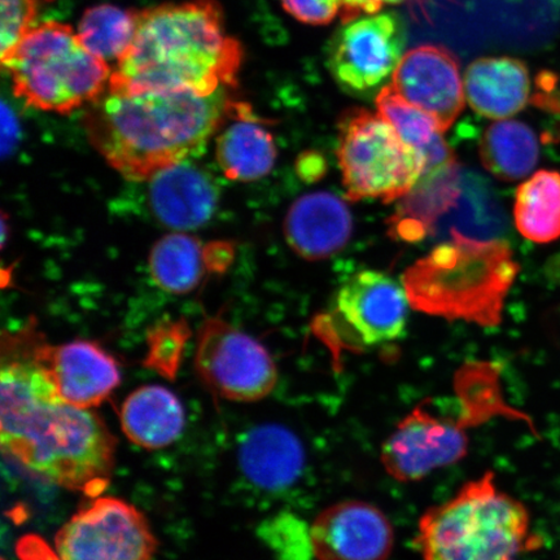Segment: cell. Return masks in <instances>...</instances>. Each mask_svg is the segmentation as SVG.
Masks as SVG:
<instances>
[{"label": "cell", "mask_w": 560, "mask_h": 560, "mask_svg": "<svg viewBox=\"0 0 560 560\" xmlns=\"http://www.w3.org/2000/svg\"><path fill=\"white\" fill-rule=\"evenodd\" d=\"M34 325L3 334L0 444L27 470L94 499L108 487L117 440L93 409L62 400Z\"/></svg>", "instance_id": "1"}, {"label": "cell", "mask_w": 560, "mask_h": 560, "mask_svg": "<svg viewBox=\"0 0 560 560\" xmlns=\"http://www.w3.org/2000/svg\"><path fill=\"white\" fill-rule=\"evenodd\" d=\"M250 115L228 89L214 94L107 93L93 103L83 126L109 166L132 182L198 155L228 118Z\"/></svg>", "instance_id": "2"}, {"label": "cell", "mask_w": 560, "mask_h": 560, "mask_svg": "<svg viewBox=\"0 0 560 560\" xmlns=\"http://www.w3.org/2000/svg\"><path fill=\"white\" fill-rule=\"evenodd\" d=\"M242 61L243 48L226 34L214 0L163 4L139 12L135 40L108 91L210 95L236 86Z\"/></svg>", "instance_id": "3"}, {"label": "cell", "mask_w": 560, "mask_h": 560, "mask_svg": "<svg viewBox=\"0 0 560 560\" xmlns=\"http://www.w3.org/2000/svg\"><path fill=\"white\" fill-rule=\"evenodd\" d=\"M517 275L520 264L508 242L472 240L453 229L451 241L412 264L402 282L418 312L494 327Z\"/></svg>", "instance_id": "4"}, {"label": "cell", "mask_w": 560, "mask_h": 560, "mask_svg": "<svg viewBox=\"0 0 560 560\" xmlns=\"http://www.w3.org/2000/svg\"><path fill=\"white\" fill-rule=\"evenodd\" d=\"M457 394L460 412L441 415L429 401L412 409L384 441L381 459L384 470L397 481H419L464 459L470 431L490 418L527 417L511 409L501 394L499 366L492 362H470L459 370Z\"/></svg>", "instance_id": "5"}, {"label": "cell", "mask_w": 560, "mask_h": 560, "mask_svg": "<svg viewBox=\"0 0 560 560\" xmlns=\"http://www.w3.org/2000/svg\"><path fill=\"white\" fill-rule=\"evenodd\" d=\"M528 535L527 508L486 472L425 511L416 544L422 560H516Z\"/></svg>", "instance_id": "6"}, {"label": "cell", "mask_w": 560, "mask_h": 560, "mask_svg": "<svg viewBox=\"0 0 560 560\" xmlns=\"http://www.w3.org/2000/svg\"><path fill=\"white\" fill-rule=\"evenodd\" d=\"M2 66L16 96L59 115L100 101L112 75L108 61L90 52L72 27L56 21L33 27Z\"/></svg>", "instance_id": "7"}, {"label": "cell", "mask_w": 560, "mask_h": 560, "mask_svg": "<svg viewBox=\"0 0 560 560\" xmlns=\"http://www.w3.org/2000/svg\"><path fill=\"white\" fill-rule=\"evenodd\" d=\"M342 185L350 200H401L425 172V160L404 142L377 112L352 108L339 122L338 149Z\"/></svg>", "instance_id": "8"}, {"label": "cell", "mask_w": 560, "mask_h": 560, "mask_svg": "<svg viewBox=\"0 0 560 560\" xmlns=\"http://www.w3.org/2000/svg\"><path fill=\"white\" fill-rule=\"evenodd\" d=\"M195 368L212 394L234 402L261 401L278 383L269 350L220 315L200 327Z\"/></svg>", "instance_id": "9"}, {"label": "cell", "mask_w": 560, "mask_h": 560, "mask_svg": "<svg viewBox=\"0 0 560 560\" xmlns=\"http://www.w3.org/2000/svg\"><path fill=\"white\" fill-rule=\"evenodd\" d=\"M156 549L142 511L109 495L91 499L55 537L59 560H153Z\"/></svg>", "instance_id": "10"}, {"label": "cell", "mask_w": 560, "mask_h": 560, "mask_svg": "<svg viewBox=\"0 0 560 560\" xmlns=\"http://www.w3.org/2000/svg\"><path fill=\"white\" fill-rule=\"evenodd\" d=\"M409 299L402 287L384 272L365 270L348 279L336 295L330 322H317L315 334L327 341L342 330L340 348L375 347L404 335Z\"/></svg>", "instance_id": "11"}, {"label": "cell", "mask_w": 560, "mask_h": 560, "mask_svg": "<svg viewBox=\"0 0 560 560\" xmlns=\"http://www.w3.org/2000/svg\"><path fill=\"white\" fill-rule=\"evenodd\" d=\"M405 30L396 13L342 24L328 45L327 66L338 85L357 96L374 94L402 59Z\"/></svg>", "instance_id": "12"}, {"label": "cell", "mask_w": 560, "mask_h": 560, "mask_svg": "<svg viewBox=\"0 0 560 560\" xmlns=\"http://www.w3.org/2000/svg\"><path fill=\"white\" fill-rule=\"evenodd\" d=\"M310 534L317 560H388L394 551L395 530L388 516L359 500L320 511Z\"/></svg>", "instance_id": "13"}, {"label": "cell", "mask_w": 560, "mask_h": 560, "mask_svg": "<svg viewBox=\"0 0 560 560\" xmlns=\"http://www.w3.org/2000/svg\"><path fill=\"white\" fill-rule=\"evenodd\" d=\"M392 88L435 118L444 132L465 108L459 62L444 46L420 45L406 52L392 75Z\"/></svg>", "instance_id": "14"}, {"label": "cell", "mask_w": 560, "mask_h": 560, "mask_svg": "<svg viewBox=\"0 0 560 560\" xmlns=\"http://www.w3.org/2000/svg\"><path fill=\"white\" fill-rule=\"evenodd\" d=\"M42 360L66 402L82 409H95L120 387L121 371L114 355L97 342L73 340L51 346L44 341Z\"/></svg>", "instance_id": "15"}, {"label": "cell", "mask_w": 560, "mask_h": 560, "mask_svg": "<svg viewBox=\"0 0 560 560\" xmlns=\"http://www.w3.org/2000/svg\"><path fill=\"white\" fill-rule=\"evenodd\" d=\"M147 182L152 212L167 228L186 231L205 226L219 206V187L190 160L167 166Z\"/></svg>", "instance_id": "16"}, {"label": "cell", "mask_w": 560, "mask_h": 560, "mask_svg": "<svg viewBox=\"0 0 560 560\" xmlns=\"http://www.w3.org/2000/svg\"><path fill=\"white\" fill-rule=\"evenodd\" d=\"M284 235L293 252L307 261L326 260L346 247L353 233V215L338 195L317 191L291 206Z\"/></svg>", "instance_id": "17"}, {"label": "cell", "mask_w": 560, "mask_h": 560, "mask_svg": "<svg viewBox=\"0 0 560 560\" xmlns=\"http://www.w3.org/2000/svg\"><path fill=\"white\" fill-rule=\"evenodd\" d=\"M464 83L467 103L490 120H508L532 100L529 69L510 56L475 60L466 70Z\"/></svg>", "instance_id": "18"}, {"label": "cell", "mask_w": 560, "mask_h": 560, "mask_svg": "<svg viewBox=\"0 0 560 560\" xmlns=\"http://www.w3.org/2000/svg\"><path fill=\"white\" fill-rule=\"evenodd\" d=\"M462 180L458 163L424 173L416 187L398 200L396 212L388 220L389 235L408 243L423 241L444 215L457 208L464 192Z\"/></svg>", "instance_id": "19"}, {"label": "cell", "mask_w": 560, "mask_h": 560, "mask_svg": "<svg viewBox=\"0 0 560 560\" xmlns=\"http://www.w3.org/2000/svg\"><path fill=\"white\" fill-rule=\"evenodd\" d=\"M240 464L252 485L279 492L295 485L303 474L304 446L284 425L255 427L242 441Z\"/></svg>", "instance_id": "20"}, {"label": "cell", "mask_w": 560, "mask_h": 560, "mask_svg": "<svg viewBox=\"0 0 560 560\" xmlns=\"http://www.w3.org/2000/svg\"><path fill=\"white\" fill-rule=\"evenodd\" d=\"M124 435L145 451H160L177 441L186 427V411L174 392L149 384L132 390L121 405Z\"/></svg>", "instance_id": "21"}, {"label": "cell", "mask_w": 560, "mask_h": 560, "mask_svg": "<svg viewBox=\"0 0 560 560\" xmlns=\"http://www.w3.org/2000/svg\"><path fill=\"white\" fill-rule=\"evenodd\" d=\"M215 160L225 177L254 182L266 177L275 167V139L254 116L240 118L215 139Z\"/></svg>", "instance_id": "22"}, {"label": "cell", "mask_w": 560, "mask_h": 560, "mask_svg": "<svg viewBox=\"0 0 560 560\" xmlns=\"http://www.w3.org/2000/svg\"><path fill=\"white\" fill-rule=\"evenodd\" d=\"M377 112L397 130L405 143L415 147L425 160V172L457 163L439 122L423 109L406 101L390 86L376 96Z\"/></svg>", "instance_id": "23"}, {"label": "cell", "mask_w": 560, "mask_h": 560, "mask_svg": "<svg viewBox=\"0 0 560 560\" xmlns=\"http://www.w3.org/2000/svg\"><path fill=\"white\" fill-rule=\"evenodd\" d=\"M479 153L489 173L514 182L534 173L540 160V143L530 126L508 118L489 126L480 139Z\"/></svg>", "instance_id": "24"}, {"label": "cell", "mask_w": 560, "mask_h": 560, "mask_svg": "<svg viewBox=\"0 0 560 560\" xmlns=\"http://www.w3.org/2000/svg\"><path fill=\"white\" fill-rule=\"evenodd\" d=\"M149 264L155 283L174 295L195 291L210 275L206 245L185 231L161 237L151 249Z\"/></svg>", "instance_id": "25"}, {"label": "cell", "mask_w": 560, "mask_h": 560, "mask_svg": "<svg viewBox=\"0 0 560 560\" xmlns=\"http://www.w3.org/2000/svg\"><path fill=\"white\" fill-rule=\"evenodd\" d=\"M517 231L534 243L560 240V173L538 171L517 187L514 202Z\"/></svg>", "instance_id": "26"}, {"label": "cell", "mask_w": 560, "mask_h": 560, "mask_svg": "<svg viewBox=\"0 0 560 560\" xmlns=\"http://www.w3.org/2000/svg\"><path fill=\"white\" fill-rule=\"evenodd\" d=\"M138 15L110 4L91 7L83 13L77 34L90 52L105 61H118L135 40Z\"/></svg>", "instance_id": "27"}, {"label": "cell", "mask_w": 560, "mask_h": 560, "mask_svg": "<svg viewBox=\"0 0 560 560\" xmlns=\"http://www.w3.org/2000/svg\"><path fill=\"white\" fill-rule=\"evenodd\" d=\"M188 332L186 322L166 320L153 327L149 334L147 365L165 376L177 373Z\"/></svg>", "instance_id": "28"}, {"label": "cell", "mask_w": 560, "mask_h": 560, "mask_svg": "<svg viewBox=\"0 0 560 560\" xmlns=\"http://www.w3.org/2000/svg\"><path fill=\"white\" fill-rule=\"evenodd\" d=\"M37 0H0V59L9 55L33 30Z\"/></svg>", "instance_id": "29"}, {"label": "cell", "mask_w": 560, "mask_h": 560, "mask_svg": "<svg viewBox=\"0 0 560 560\" xmlns=\"http://www.w3.org/2000/svg\"><path fill=\"white\" fill-rule=\"evenodd\" d=\"M293 19L307 25H328L339 15L341 0H280Z\"/></svg>", "instance_id": "30"}, {"label": "cell", "mask_w": 560, "mask_h": 560, "mask_svg": "<svg viewBox=\"0 0 560 560\" xmlns=\"http://www.w3.org/2000/svg\"><path fill=\"white\" fill-rule=\"evenodd\" d=\"M340 18L342 24L360 19L362 15H374L385 5L415 2V0H341Z\"/></svg>", "instance_id": "31"}, {"label": "cell", "mask_w": 560, "mask_h": 560, "mask_svg": "<svg viewBox=\"0 0 560 560\" xmlns=\"http://www.w3.org/2000/svg\"><path fill=\"white\" fill-rule=\"evenodd\" d=\"M206 254L210 275H220L233 262L234 245L223 241L210 242L206 244Z\"/></svg>", "instance_id": "32"}, {"label": "cell", "mask_w": 560, "mask_h": 560, "mask_svg": "<svg viewBox=\"0 0 560 560\" xmlns=\"http://www.w3.org/2000/svg\"><path fill=\"white\" fill-rule=\"evenodd\" d=\"M296 171L301 179L307 182V184H314V182L324 178L327 172V163L320 153L307 151L298 159Z\"/></svg>", "instance_id": "33"}, {"label": "cell", "mask_w": 560, "mask_h": 560, "mask_svg": "<svg viewBox=\"0 0 560 560\" xmlns=\"http://www.w3.org/2000/svg\"><path fill=\"white\" fill-rule=\"evenodd\" d=\"M35 560H40V558H37ZM42 560H59L58 556H56V552H55V556H50L48 557V559H45L44 557H42Z\"/></svg>", "instance_id": "34"}, {"label": "cell", "mask_w": 560, "mask_h": 560, "mask_svg": "<svg viewBox=\"0 0 560 560\" xmlns=\"http://www.w3.org/2000/svg\"><path fill=\"white\" fill-rule=\"evenodd\" d=\"M2 560H5V559H2Z\"/></svg>", "instance_id": "35"}]
</instances>
